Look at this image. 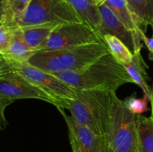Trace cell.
<instances>
[{
	"label": "cell",
	"instance_id": "obj_1",
	"mask_svg": "<svg viewBox=\"0 0 153 152\" xmlns=\"http://www.w3.org/2000/svg\"><path fill=\"white\" fill-rule=\"evenodd\" d=\"M77 90H102L116 92L125 83H133L125 67L111 52L80 70L54 73Z\"/></svg>",
	"mask_w": 153,
	"mask_h": 152
},
{
	"label": "cell",
	"instance_id": "obj_2",
	"mask_svg": "<svg viewBox=\"0 0 153 152\" xmlns=\"http://www.w3.org/2000/svg\"><path fill=\"white\" fill-rule=\"evenodd\" d=\"M115 95L116 92L111 91L77 90V98L69 103L66 110L78 123L106 140Z\"/></svg>",
	"mask_w": 153,
	"mask_h": 152
},
{
	"label": "cell",
	"instance_id": "obj_3",
	"mask_svg": "<svg viewBox=\"0 0 153 152\" xmlns=\"http://www.w3.org/2000/svg\"><path fill=\"white\" fill-rule=\"evenodd\" d=\"M108 52L105 43H96L61 50L40 51L28 63L51 74L75 72L88 66Z\"/></svg>",
	"mask_w": 153,
	"mask_h": 152
},
{
	"label": "cell",
	"instance_id": "obj_4",
	"mask_svg": "<svg viewBox=\"0 0 153 152\" xmlns=\"http://www.w3.org/2000/svg\"><path fill=\"white\" fill-rule=\"evenodd\" d=\"M106 142L114 152H139L137 115L128 110L124 101L117 95L114 98L111 122Z\"/></svg>",
	"mask_w": 153,
	"mask_h": 152
},
{
	"label": "cell",
	"instance_id": "obj_5",
	"mask_svg": "<svg viewBox=\"0 0 153 152\" xmlns=\"http://www.w3.org/2000/svg\"><path fill=\"white\" fill-rule=\"evenodd\" d=\"M6 63L13 71L52 97L58 110H66L69 103L77 98V89L55 75L46 72L28 62Z\"/></svg>",
	"mask_w": 153,
	"mask_h": 152
},
{
	"label": "cell",
	"instance_id": "obj_6",
	"mask_svg": "<svg viewBox=\"0 0 153 152\" xmlns=\"http://www.w3.org/2000/svg\"><path fill=\"white\" fill-rule=\"evenodd\" d=\"M75 22L83 21L65 0H32L13 28Z\"/></svg>",
	"mask_w": 153,
	"mask_h": 152
},
{
	"label": "cell",
	"instance_id": "obj_7",
	"mask_svg": "<svg viewBox=\"0 0 153 152\" xmlns=\"http://www.w3.org/2000/svg\"><path fill=\"white\" fill-rule=\"evenodd\" d=\"M96 43L105 42L93 27L84 22H67L60 24L53 30L41 51L61 50Z\"/></svg>",
	"mask_w": 153,
	"mask_h": 152
},
{
	"label": "cell",
	"instance_id": "obj_8",
	"mask_svg": "<svg viewBox=\"0 0 153 152\" xmlns=\"http://www.w3.org/2000/svg\"><path fill=\"white\" fill-rule=\"evenodd\" d=\"M0 95L14 101L18 99H38L55 105L52 97L13 71L0 58Z\"/></svg>",
	"mask_w": 153,
	"mask_h": 152
},
{
	"label": "cell",
	"instance_id": "obj_9",
	"mask_svg": "<svg viewBox=\"0 0 153 152\" xmlns=\"http://www.w3.org/2000/svg\"><path fill=\"white\" fill-rule=\"evenodd\" d=\"M58 110L68 128L69 139L73 152H105L106 140L104 138L78 123L71 116L66 114L64 110Z\"/></svg>",
	"mask_w": 153,
	"mask_h": 152
},
{
	"label": "cell",
	"instance_id": "obj_10",
	"mask_svg": "<svg viewBox=\"0 0 153 152\" xmlns=\"http://www.w3.org/2000/svg\"><path fill=\"white\" fill-rule=\"evenodd\" d=\"M98 9L101 17V27L99 30L101 37L105 34L113 35L121 40L133 55L140 52L143 46L141 40L120 21L110 7L102 4L98 5Z\"/></svg>",
	"mask_w": 153,
	"mask_h": 152
},
{
	"label": "cell",
	"instance_id": "obj_11",
	"mask_svg": "<svg viewBox=\"0 0 153 152\" xmlns=\"http://www.w3.org/2000/svg\"><path fill=\"white\" fill-rule=\"evenodd\" d=\"M58 25L60 24L46 23L19 28L27 46L37 52L43 49L53 30Z\"/></svg>",
	"mask_w": 153,
	"mask_h": 152
},
{
	"label": "cell",
	"instance_id": "obj_12",
	"mask_svg": "<svg viewBox=\"0 0 153 152\" xmlns=\"http://www.w3.org/2000/svg\"><path fill=\"white\" fill-rule=\"evenodd\" d=\"M37 52L30 49L22 38L19 28L13 29V37L7 52L0 58L7 63H27Z\"/></svg>",
	"mask_w": 153,
	"mask_h": 152
},
{
	"label": "cell",
	"instance_id": "obj_13",
	"mask_svg": "<svg viewBox=\"0 0 153 152\" xmlns=\"http://www.w3.org/2000/svg\"><path fill=\"white\" fill-rule=\"evenodd\" d=\"M102 4L108 6L120 21L141 40L142 34L145 32L137 24L126 0H103Z\"/></svg>",
	"mask_w": 153,
	"mask_h": 152
},
{
	"label": "cell",
	"instance_id": "obj_14",
	"mask_svg": "<svg viewBox=\"0 0 153 152\" xmlns=\"http://www.w3.org/2000/svg\"><path fill=\"white\" fill-rule=\"evenodd\" d=\"M65 1L78 13L84 22L99 32L101 27V17L98 6L94 0H65Z\"/></svg>",
	"mask_w": 153,
	"mask_h": 152
},
{
	"label": "cell",
	"instance_id": "obj_15",
	"mask_svg": "<svg viewBox=\"0 0 153 152\" xmlns=\"http://www.w3.org/2000/svg\"><path fill=\"white\" fill-rule=\"evenodd\" d=\"M123 66L133 80V83L138 85L143 94L147 95L149 98L151 86H149L147 83L149 77L146 69L148 66L140 52L134 54L131 62L128 64H125Z\"/></svg>",
	"mask_w": 153,
	"mask_h": 152
},
{
	"label": "cell",
	"instance_id": "obj_16",
	"mask_svg": "<svg viewBox=\"0 0 153 152\" xmlns=\"http://www.w3.org/2000/svg\"><path fill=\"white\" fill-rule=\"evenodd\" d=\"M126 1L140 28L145 32L149 25L153 31V0Z\"/></svg>",
	"mask_w": 153,
	"mask_h": 152
},
{
	"label": "cell",
	"instance_id": "obj_17",
	"mask_svg": "<svg viewBox=\"0 0 153 152\" xmlns=\"http://www.w3.org/2000/svg\"><path fill=\"white\" fill-rule=\"evenodd\" d=\"M32 0H0L3 7L1 25L13 28Z\"/></svg>",
	"mask_w": 153,
	"mask_h": 152
},
{
	"label": "cell",
	"instance_id": "obj_18",
	"mask_svg": "<svg viewBox=\"0 0 153 152\" xmlns=\"http://www.w3.org/2000/svg\"><path fill=\"white\" fill-rule=\"evenodd\" d=\"M137 144L139 152H153V121L137 115Z\"/></svg>",
	"mask_w": 153,
	"mask_h": 152
},
{
	"label": "cell",
	"instance_id": "obj_19",
	"mask_svg": "<svg viewBox=\"0 0 153 152\" xmlns=\"http://www.w3.org/2000/svg\"><path fill=\"white\" fill-rule=\"evenodd\" d=\"M102 39L111 55L120 63L123 66L131 62L134 55L121 40L111 34H105Z\"/></svg>",
	"mask_w": 153,
	"mask_h": 152
},
{
	"label": "cell",
	"instance_id": "obj_20",
	"mask_svg": "<svg viewBox=\"0 0 153 152\" xmlns=\"http://www.w3.org/2000/svg\"><path fill=\"white\" fill-rule=\"evenodd\" d=\"M149 97L146 95H143V98H137L134 95H132L124 100V103L127 109L131 113L135 115H141L149 110Z\"/></svg>",
	"mask_w": 153,
	"mask_h": 152
},
{
	"label": "cell",
	"instance_id": "obj_21",
	"mask_svg": "<svg viewBox=\"0 0 153 152\" xmlns=\"http://www.w3.org/2000/svg\"><path fill=\"white\" fill-rule=\"evenodd\" d=\"M14 28L1 25L0 26V56L7 52L13 37Z\"/></svg>",
	"mask_w": 153,
	"mask_h": 152
},
{
	"label": "cell",
	"instance_id": "obj_22",
	"mask_svg": "<svg viewBox=\"0 0 153 152\" xmlns=\"http://www.w3.org/2000/svg\"><path fill=\"white\" fill-rule=\"evenodd\" d=\"M12 103L13 101L6 99L0 95V130L1 131L5 129L8 125V122H7L5 118V115H4V111L7 106H9Z\"/></svg>",
	"mask_w": 153,
	"mask_h": 152
},
{
	"label": "cell",
	"instance_id": "obj_23",
	"mask_svg": "<svg viewBox=\"0 0 153 152\" xmlns=\"http://www.w3.org/2000/svg\"><path fill=\"white\" fill-rule=\"evenodd\" d=\"M141 40L149 51V58L153 61V36L152 37H148L145 33H143Z\"/></svg>",
	"mask_w": 153,
	"mask_h": 152
},
{
	"label": "cell",
	"instance_id": "obj_24",
	"mask_svg": "<svg viewBox=\"0 0 153 152\" xmlns=\"http://www.w3.org/2000/svg\"><path fill=\"white\" fill-rule=\"evenodd\" d=\"M149 101L151 104V116L150 118L153 121V83L151 86V91H150V95H149Z\"/></svg>",
	"mask_w": 153,
	"mask_h": 152
},
{
	"label": "cell",
	"instance_id": "obj_25",
	"mask_svg": "<svg viewBox=\"0 0 153 152\" xmlns=\"http://www.w3.org/2000/svg\"><path fill=\"white\" fill-rule=\"evenodd\" d=\"M2 15H3V7L1 1H0V26L1 25V20H2Z\"/></svg>",
	"mask_w": 153,
	"mask_h": 152
},
{
	"label": "cell",
	"instance_id": "obj_26",
	"mask_svg": "<svg viewBox=\"0 0 153 152\" xmlns=\"http://www.w3.org/2000/svg\"><path fill=\"white\" fill-rule=\"evenodd\" d=\"M105 152H114L112 151V149L109 147L108 145H107V142H106V146H105Z\"/></svg>",
	"mask_w": 153,
	"mask_h": 152
},
{
	"label": "cell",
	"instance_id": "obj_27",
	"mask_svg": "<svg viewBox=\"0 0 153 152\" xmlns=\"http://www.w3.org/2000/svg\"><path fill=\"white\" fill-rule=\"evenodd\" d=\"M102 1L103 0H94V1L96 3V4H97V6L100 5V4H101L102 3Z\"/></svg>",
	"mask_w": 153,
	"mask_h": 152
},
{
	"label": "cell",
	"instance_id": "obj_28",
	"mask_svg": "<svg viewBox=\"0 0 153 152\" xmlns=\"http://www.w3.org/2000/svg\"><path fill=\"white\" fill-rule=\"evenodd\" d=\"M152 36H153V31H152Z\"/></svg>",
	"mask_w": 153,
	"mask_h": 152
}]
</instances>
